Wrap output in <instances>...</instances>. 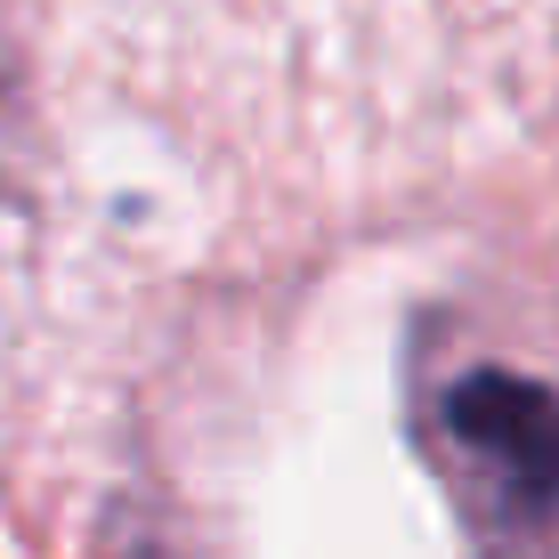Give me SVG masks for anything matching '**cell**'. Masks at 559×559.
Returning a JSON list of instances; mask_svg holds the SVG:
<instances>
[{
	"instance_id": "cell-2",
	"label": "cell",
	"mask_w": 559,
	"mask_h": 559,
	"mask_svg": "<svg viewBox=\"0 0 559 559\" xmlns=\"http://www.w3.org/2000/svg\"><path fill=\"white\" fill-rule=\"evenodd\" d=\"M122 559H170L163 544H146V535H130V544H122Z\"/></svg>"
},
{
	"instance_id": "cell-1",
	"label": "cell",
	"mask_w": 559,
	"mask_h": 559,
	"mask_svg": "<svg viewBox=\"0 0 559 559\" xmlns=\"http://www.w3.org/2000/svg\"><path fill=\"white\" fill-rule=\"evenodd\" d=\"M438 430L462 454V471L495 495L503 519L544 527L559 511V390L478 365L438 397Z\"/></svg>"
}]
</instances>
